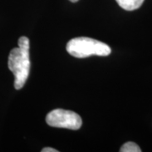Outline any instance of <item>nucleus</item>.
<instances>
[{
    "instance_id": "20e7f679",
    "label": "nucleus",
    "mask_w": 152,
    "mask_h": 152,
    "mask_svg": "<svg viewBox=\"0 0 152 152\" xmlns=\"http://www.w3.org/2000/svg\"><path fill=\"white\" fill-rule=\"evenodd\" d=\"M145 0H116L118 4L125 10L132 11L139 9Z\"/></svg>"
},
{
    "instance_id": "39448f33",
    "label": "nucleus",
    "mask_w": 152,
    "mask_h": 152,
    "mask_svg": "<svg viewBox=\"0 0 152 152\" xmlns=\"http://www.w3.org/2000/svg\"><path fill=\"white\" fill-rule=\"evenodd\" d=\"M120 152H141V149L134 142H127L120 148Z\"/></svg>"
},
{
    "instance_id": "f257e3e1",
    "label": "nucleus",
    "mask_w": 152,
    "mask_h": 152,
    "mask_svg": "<svg viewBox=\"0 0 152 152\" xmlns=\"http://www.w3.org/2000/svg\"><path fill=\"white\" fill-rule=\"evenodd\" d=\"M18 45V48H13L10 53L8 66L15 75V88L20 90L25 86L30 74V41L26 37H21Z\"/></svg>"
},
{
    "instance_id": "7ed1b4c3",
    "label": "nucleus",
    "mask_w": 152,
    "mask_h": 152,
    "mask_svg": "<svg viewBox=\"0 0 152 152\" xmlns=\"http://www.w3.org/2000/svg\"><path fill=\"white\" fill-rule=\"evenodd\" d=\"M47 124L54 128H63L72 130H78L82 125L80 116L73 111L55 109L46 117Z\"/></svg>"
},
{
    "instance_id": "423d86ee",
    "label": "nucleus",
    "mask_w": 152,
    "mask_h": 152,
    "mask_svg": "<svg viewBox=\"0 0 152 152\" xmlns=\"http://www.w3.org/2000/svg\"><path fill=\"white\" fill-rule=\"evenodd\" d=\"M42 152H58V151L56 149H53V148H51V147H46L42 150Z\"/></svg>"
},
{
    "instance_id": "f03ea898",
    "label": "nucleus",
    "mask_w": 152,
    "mask_h": 152,
    "mask_svg": "<svg viewBox=\"0 0 152 152\" xmlns=\"http://www.w3.org/2000/svg\"><path fill=\"white\" fill-rule=\"evenodd\" d=\"M67 52L78 58L90 56H108L112 50L108 45L89 37H76L69 41L66 46Z\"/></svg>"
},
{
    "instance_id": "0eeeda50",
    "label": "nucleus",
    "mask_w": 152,
    "mask_h": 152,
    "mask_svg": "<svg viewBox=\"0 0 152 152\" xmlns=\"http://www.w3.org/2000/svg\"><path fill=\"white\" fill-rule=\"evenodd\" d=\"M71 2H73V3H76V2H78L79 0H69Z\"/></svg>"
}]
</instances>
